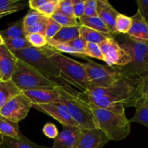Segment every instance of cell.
<instances>
[{"instance_id":"6da1fadb","label":"cell","mask_w":148,"mask_h":148,"mask_svg":"<svg viewBox=\"0 0 148 148\" xmlns=\"http://www.w3.org/2000/svg\"><path fill=\"white\" fill-rule=\"evenodd\" d=\"M77 95L96 106L119 114L125 113L127 108L135 106L137 101L141 98L139 79H132L124 76L108 88H90Z\"/></svg>"},{"instance_id":"7a4b0ae2","label":"cell","mask_w":148,"mask_h":148,"mask_svg":"<svg viewBox=\"0 0 148 148\" xmlns=\"http://www.w3.org/2000/svg\"><path fill=\"white\" fill-rule=\"evenodd\" d=\"M85 102L88 103L93 114L97 128L101 130L110 140L121 141L130 135L131 122L125 113L119 114L100 108L88 101Z\"/></svg>"},{"instance_id":"3957f363","label":"cell","mask_w":148,"mask_h":148,"mask_svg":"<svg viewBox=\"0 0 148 148\" xmlns=\"http://www.w3.org/2000/svg\"><path fill=\"white\" fill-rule=\"evenodd\" d=\"M119 43L129 52L132 60L128 64L119 67L122 76L138 79L148 72V42L136 41L124 35Z\"/></svg>"},{"instance_id":"277c9868","label":"cell","mask_w":148,"mask_h":148,"mask_svg":"<svg viewBox=\"0 0 148 148\" xmlns=\"http://www.w3.org/2000/svg\"><path fill=\"white\" fill-rule=\"evenodd\" d=\"M46 49L51 59L60 70L62 78L79 88L82 92L90 88L83 63L64 56L49 46H46Z\"/></svg>"},{"instance_id":"5b68a950","label":"cell","mask_w":148,"mask_h":148,"mask_svg":"<svg viewBox=\"0 0 148 148\" xmlns=\"http://www.w3.org/2000/svg\"><path fill=\"white\" fill-rule=\"evenodd\" d=\"M10 79L21 92L30 90L55 88L61 85L58 82L45 77L34 68L18 59Z\"/></svg>"},{"instance_id":"8992f818","label":"cell","mask_w":148,"mask_h":148,"mask_svg":"<svg viewBox=\"0 0 148 148\" xmlns=\"http://www.w3.org/2000/svg\"><path fill=\"white\" fill-rule=\"evenodd\" d=\"M12 53L17 59L31 66L45 77L53 81L62 78L60 70L51 59L46 47L43 49L29 47L14 51Z\"/></svg>"},{"instance_id":"52a82bcc","label":"cell","mask_w":148,"mask_h":148,"mask_svg":"<svg viewBox=\"0 0 148 148\" xmlns=\"http://www.w3.org/2000/svg\"><path fill=\"white\" fill-rule=\"evenodd\" d=\"M60 103L64 104L81 130L97 128L95 118L88 103L79 98L77 93H72L62 87Z\"/></svg>"},{"instance_id":"ba28073f","label":"cell","mask_w":148,"mask_h":148,"mask_svg":"<svg viewBox=\"0 0 148 148\" xmlns=\"http://www.w3.org/2000/svg\"><path fill=\"white\" fill-rule=\"evenodd\" d=\"M87 61L83 64L90 83L88 89L108 88L123 77L118 66L100 64L89 59Z\"/></svg>"},{"instance_id":"9c48e42d","label":"cell","mask_w":148,"mask_h":148,"mask_svg":"<svg viewBox=\"0 0 148 148\" xmlns=\"http://www.w3.org/2000/svg\"><path fill=\"white\" fill-rule=\"evenodd\" d=\"M98 45L103 56V62L108 66L121 67L131 62L132 58L129 52L114 38L108 37Z\"/></svg>"},{"instance_id":"30bf717a","label":"cell","mask_w":148,"mask_h":148,"mask_svg":"<svg viewBox=\"0 0 148 148\" xmlns=\"http://www.w3.org/2000/svg\"><path fill=\"white\" fill-rule=\"evenodd\" d=\"M33 103L23 93L19 94L0 108V115L15 123H19L28 115Z\"/></svg>"},{"instance_id":"8fae6325","label":"cell","mask_w":148,"mask_h":148,"mask_svg":"<svg viewBox=\"0 0 148 148\" xmlns=\"http://www.w3.org/2000/svg\"><path fill=\"white\" fill-rule=\"evenodd\" d=\"M33 108L38 111L50 116L51 117L59 121L62 126L79 128L77 123L71 116L65 105L62 103H53L49 104L33 105Z\"/></svg>"},{"instance_id":"7c38bea8","label":"cell","mask_w":148,"mask_h":148,"mask_svg":"<svg viewBox=\"0 0 148 148\" xmlns=\"http://www.w3.org/2000/svg\"><path fill=\"white\" fill-rule=\"evenodd\" d=\"M62 87V85H60L55 88L30 90L23 91L22 93L29 98L33 105L60 103Z\"/></svg>"},{"instance_id":"4fadbf2b","label":"cell","mask_w":148,"mask_h":148,"mask_svg":"<svg viewBox=\"0 0 148 148\" xmlns=\"http://www.w3.org/2000/svg\"><path fill=\"white\" fill-rule=\"evenodd\" d=\"M109 139L98 128L81 130L77 148H103Z\"/></svg>"},{"instance_id":"5bb4252c","label":"cell","mask_w":148,"mask_h":148,"mask_svg":"<svg viewBox=\"0 0 148 148\" xmlns=\"http://www.w3.org/2000/svg\"><path fill=\"white\" fill-rule=\"evenodd\" d=\"M119 12L107 0H97V15L106 23L113 37L118 36L115 23Z\"/></svg>"},{"instance_id":"9a60e30c","label":"cell","mask_w":148,"mask_h":148,"mask_svg":"<svg viewBox=\"0 0 148 148\" xmlns=\"http://www.w3.org/2000/svg\"><path fill=\"white\" fill-rule=\"evenodd\" d=\"M80 134V129L63 126V130L54 139L51 148H77Z\"/></svg>"},{"instance_id":"2e32d148","label":"cell","mask_w":148,"mask_h":148,"mask_svg":"<svg viewBox=\"0 0 148 148\" xmlns=\"http://www.w3.org/2000/svg\"><path fill=\"white\" fill-rule=\"evenodd\" d=\"M17 58L4 44L0 46V72L1 80H9L14 72Z\"/></svg>"},{"instance_id":"e0dca14e","label":"cell","mask_w":148,"mask_h":148,"mask_svg":"<svg viewBox=\"0 0 148 148\" xmlns=\"http://www.w3.org/2000/svg\"><path fill=\"white\" fill-rule=\"evenodd\" d=\"M132 24L127 36L132 40L140 42H148V24L138 12L132 17Z\"/></svg>"},{"instance_id":"ac0fdd59","label":"cell","mask_w":148,"mask_h":148,"mask_svg":"<svg viewBox=\"0 0 148 148\" xmlns=\"http://www.w3.org/2000/svg\"><path fill=\"white\" fill-rule=\"evenodd\" d=\"M79 25L80 24L75 27H62L54 37L49 40L48 46L52 47L62 43H68L70 40L79 37Z\"/></svg>"},{"instance_id":"d6986e66","label":"cell","mask_w":148,"mask_h":148,"mask_svg":"<svg viewBox=\"0 0 148 148\" xmlns=\"http://www.w3.org/2000/svg\"><path fill=\"white\" fill-rule=\"evenodd\" d=\"M22 93L21 90L11 80H0V108L10 100Z\"/></svg>"},{"instance_id":"ffe728a7","label":"cell","mask_w":148,"mask_h":148,"mask_svg":"<svg viewBox=\"0 0 148 148\" xmlns=\"http://www.w3.org/2000/svg\"><path fill=\"white\" fill-rule=\"evenodd\" d=\"M79 24L82 25L85 27H88L101 33H103L110 37H113L112 34L111 33L106 23L98 15L94 16V17H87V16L83 15L81 18L79 19Z\"/></svg>"},{"instance_id":"44dd1931","label":"cell","mask_w":148,"mask_h":148,"mask_svg":"<svg viewBox=\"0 0 148 148\" xmlns=\"http://www.w3.org/2000/svg\"><path fill=\"white\" fill-rule=\"evenodd\" d=\"M0 134L4 137L21 139L24 137L19 128L18 123L13 122L0 115Z\"/></svg>"},{"instance_id":"7402d4cb","label":"cell","mask_w":148,"mask_h":148,"mask_svg":"<svg viewBox=\"0 0 148 148\" xmlns=\"http://www.w3.org/2000/svg\"><path fill=\"white\" fill-rule=\"evenodd\" d=\"M0 148H49L39 145L33 143L26 137L21 139H15L12 137H4L3 142Z\"/></svg>"},{"instance_id":"603a6c76","label":"cell","mask_w":148,"mask_h":148,"mask_svg":"<svg viewBox=\"0 0 148 148\" xmlns=\"http://www.w3.org/2000/svg\"><path fill=\"white\" fill-rule=\"evenodd\" d=\"M28 2L23 0H0V18L23 10Z\"/></svg>"},{"instance_id":"cb8c5ba5","label":"cell","mask_w":148,"mask_h":148,"mask_svg":"<svg viewBox=\"0 0 148 148\" xmlns=\"http://www.w3.org/2000/svg\"><path fill=\"white\" fill-rule=\"evenodd\" d=\"M135 113L130 122L138 123L148 128V106L145 103L143 98H140L135 104Z\"/></svg>"},{"instance_id":"d4e9b609","label":"cell","mask_w":148,"mask_h":148,"mask_svg":"<svg viewBox=\"0 0 148 148\" xmlns=\"http://www.w3.org/2000/svg\"><path fill=\"white\" fill-rule=\"evenodd\" d=\"M0 35L3 40L14 38H25L23 19L17 20L10 25L7 29L0 31Z\"/></svg>"},{"instance_id":"484cf974","label":"cell","mask_w":148,"mask_h":148,"mask_svg":"<svg viewBox=\"0 0 148 148\" xmlns=\"http://www.w3.org/2000/svg\"><path fill=\"white\" fill-rule=\"evenodd\" d=\"M79 37L83 38L87 43H96V44H99L100 43L110 37L107 35L100 33V32L96 31L95 30H92V29L89 28L88 27H85L82 25H79Z\"/></svg>"},{"instance_id":"4316f807","label":"cell","mask_w":148,"mask_h":148,"mask_svg":"<svg viewBox=\"0 0 148 148\" xmlns=\"http://www.w3.org/2000/svg\"><path fill=\"white\" fill-rule=\"evenodd\" d=\"M132 24V17L125 15L119 13L116 19L115 27L116 30L118 34H124L126 35L130 30Z\"/></svg>"},{"instance_id":"83f0119b","label":"cell","mask_w":148,"mask_h":148,"mask_svg":"<svg viewBox=\"0 0 148 148\" xmlns=\"http://www.w3.org/2000/svg\"><path fill=\"white\" fill-rule=\"evenodd\" d=\"M4 44L7 46L10 51L21 50L26 48L32 47L25 38H8L4 40Z\"/></svg>"},{"instance_id":"f1b7e54d","label":"cell","mask_w":148,"mask_h":148,"mask_svg":"<svg viewBox=\"0 0 148 148\" xmlns=\"http://www.w3.org/2000/svg\"><path fill=\"white\" fill-rule=\"evenodd\" d=\"M25 38L32 47L36 49H43L48 46V40L44 34L42 33H30L25 36Z\"/></svg>"},{"instance_id":"f546056e","label":"cell","mask_w":148,"mask_h":148,"mask_svg":"<svg viewBox=\"0 0 148 148\" xmlns=\"http://www.w3.org/2000/svg\"><path fill=\"white\" fill-rule=\"evenodd\" d=\"M51 18L53 19L62 27H75L79 25V22L77 21V19L69 17L58 12H56Z\"/></svg>"},{"instance_id":"4dcf8cb0","label":"cell","mask_w":148,"mask_h":148,"mask_svg":"<svg viewBox=\"0 0 148 148\" xmlns=\"http://www.w3.org/2000/svg\"><path fill=\"white\" fill-rule=\"evenodd\" d=\"M59 0H48L43 6L38 9L36 11L44 17L51 18L57 12Z\"/></svg>"},{"instance_id":"1f68e13d","label":"cell","mask_w":148,"mask_h":148,"mask_svg":"<svg viewBox=\"0 0 148 148\" xmlns=\"http://www.w3.org/2000/svg\"><path fill=\"white\" fill-rule=\"evenodd\" d=\"M84 56L87 57H92L99 60L103 61V56L99 45L96 43H87L83 51Z\"/></svg>"},{"instance_id":"d6a6232c","label":"cell","mask_w":148,"mask_h":148,"mask_svg":"<svg viewBox=\"0 0 148 148\" xmlns=\"http://www.w3.org/2000/svg\"><path fill=\"white\" fill-rule=\"evenodd\" d=\"M46 18V17L42 15L41 14H40V13L38 11H36V10H30V11L27 12V14L25 16L24 18H23L24 28H26V27L33 25L42 21V20H43Z\"/></svg>"},{"instance_id":"836d02e7","label":"cell","mask_w":148,"mask_h":148,"mask_svg":"<svg viewBox=\"0 0 148 148\" xmlns=\"http://www.w3.org/2000/svg\"><path fill=\"white\" fill-rule=\"evenodd\" d=\"M62 28V26L59 25L52 18L47 19V23H46V30L44 32V36H46V39L49 41L51 38H53L55 35L59 31V30Z\"/></svg>"},{"instance_id":"e575fe53","label":"cell","mask_w":148,"mask_h":148,"mask_svg":"<svg viewBox=\"0 0 148 148\" xmlns=\"http://www.w3.org/2000/svg\"><path fill=\"white\" fill-rule=\"evenodd\" d=\"M57 12L69 17L75 18L72 0H59Z\"/></svg>"},{"instance_id":"d590c367","label":"cell","mask_w":148,"mask_h":148,"mask_svg":"<svg viewBox=\"0 0 148 148\" xmlns=\"http://www.w3.org/2000/svg\"><path fill=\"white\" fill-rule=\"evenodd\" d=\"M67 43L70 45V46L77 52L78 54H79V56H80V57H82V59H86V60L88 59L87 56H84L83 54L84 49H85L87 43V42L85 41L83 38H82L79 36V37L70 40V41L68 42Z\"/></svg>"},{"instance_id":"8d00e7d4","label":"cell","mask_w":148,"mask_h":148,"mask_svg":"<svg viewBox=\"0 0 148 148\" xmlns=\"http://www.w3.org/2000/svg\"><path fill=\"white\" fill-rule=\"evenodd\" d=\"M47 19L48 17H46V19H44L42 21L25 28V36L27 34H30V33H42V34H44L46 23H47Z\"/></svg>"},{"instance_id":"74e56055","label":"cell","mask_w":148,"mask_h":148,"mask_svg":"<svg viewBox=\"0 0 148 148\" xmlns=\"http://www.w3.org/2000/svg\"><path fill=\"white\" fill-rule=\"evenodd\" d=\"M84 15L87 17L97 16V0H85Z\"/></svg>"},{"instance_id":"f35d334b","label":"cell","mask_w":148,"mask_h":148,"mask_svg":"<svg viewBox=\"0 0 148 148\" xmlns=\"http://www.w3.org/2000/svg\"><path fill=\"white\" fill-rule=\"evenodd\" d=\"M43 133L46 137L49 139H53L54 140L58 135H59V131L56 125L52 123H47L43 126Z\"/></svg>"},{"instance_id":"ab89813d","label":"cell","mask_w":148,"mask_h":148,"mask_svg":"<svg viewBox=\"0 0 148 148\" xmlns=\"http://www.w3.org/2000/svg\"><path fill=\"white\" fill-rule=\"evenodd\" d=\"M85 1V0H72L74 14H75V18L78 20L84 15Z\"/></svg>"},{"instance_id":"60d3db41","label":"cell","mask_w":148,"mask_h":148,"mask_svg":"<svg viewBox=\"0 0 148 148\" xmlns=\"http://www.w3.org/2000/svg\"><path fill=\"white\" fill-rule=\"evenodd\" d=\"M137 12L148 24V0H137Z\"/></svg>"},{"instance_id":"b9f144b4","label":"cell","mask_w":148,"mask_h":148,"mask_svg":"<svg viewBox=\"0 0 148 148\" xmlns=\"http://www.w3.org/2000/svg\"><path fill=\"white\" fill-rule=\"evenodd\" d=\"M140 97L148 98V72L139 79Z\"/></svg>"},{"instance_id":"7bdbcfd3","label":"cell","mask_w":148,"mask_h":148,"mask_svg":"<svg viewBox=\"0 0 148 148\" xmlns=\"http://www.w3.org/2000/svg\"><path fill=\"white\" fill-rule=\"evenodd\" d=\"M52 49L53 50L59 52H64V53H70V54L72 55H75V56H79V54H78L77 52L69 44H68L67 43H62V44H59V45H56V46H52Z\"/></svg>"},{"instance_id":"ee69618b","label":"cell","mask_w":148,"mask_h":148,"mask_svg":"<svg viewBox=\"0 0 148 148\" xmlns=\"http://www.w3.org/2000/svg\"><path fill=\"white\" fill-rule=\"evenodd\" d=\"M48 0H30L28 1V6L30 7V10H37L43 6L45 3L47 2Z\"/></svg>"},{"instance_id":"f6af8a7d","label":"cell","mask_w":148,"mask_h":148,"mask_svg":"<svg viewBox=\"0 0 148 148\" xmlns=\"http://www.w3.org/2000/svg\"><path fill=\"white\" fill-rule=\"evenodd\" d=\"M3 139H4V136H3L2 134H0V145H1V143H2Z\"/></svg>"},{"instance_id":"bcb514c9","label":"cell","mask_w":148,"mask_h":148,"mask_svg":"<svg viewBox=\"0 0 148 148\" xmlns=\"http://www.w3.org/2000/svg\"><path fill=\"white\" fill-rule=\"evenodd\" d=\"M3 44H4V40H3V38H1V35H0V46Z\"/></svg>"},{"instance_id":"7dc6e473","label":"cell","mask_w":148,"mask_h":148,"mask_svg":"<svg viewBox=\"0 0 148 148\" xmlns=\"http://www.w3.org/2000/svg\"><path fill=\"white\" fill-rule=\"evenodd\" d=\"M141 98H142V97H141ZM143 99H144V101H145V103L146 105H147V106H148V98H143Z\"/></svg>"},{"instance_id":"c3c4849f","label":"cell","mask_w":148,"mask_h":148,"mask_svg":"<svg viewBox=\"0 0 148 148\" xmlns=\"http://www.w3.org/2000/svg\"><path fill=\"white\" fill-rule=\"evenodd\" d=\"M0 80H1V72H0Z\"/></svg>"}]
</instances>
